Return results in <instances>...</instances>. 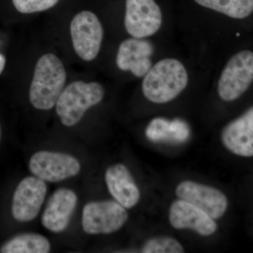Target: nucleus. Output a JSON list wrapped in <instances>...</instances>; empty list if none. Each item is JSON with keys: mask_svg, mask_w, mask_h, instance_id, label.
<instances>
[{"mask_svg": "<svg viewBox=\"0 0 253 253\" xmlns=\"http://www.w3.org/2000/svg\"><path fill=\"white\" fill-rule=\"evenodd\" d=\"M66 72L61 60L53 54L42 56L37 63L29 91L31 104L47 111L56 105L63 90Z\"/></svg>", "mask_w": 253, "mask_h": 253, "instance_id": "nucleus-2", "label": "nucleus"}, {"mask_svg": "<svg viewBox=\"0 0 253 253\" xmlns=\"http://www.w3.org/2000/svg\"><path fill=\"white\" fill-rule=\"evenodd\" d=\"M71 34L73 47L80 58L90 61L97 56L104 30L94 13L84 11L76 14L71 21Z\"/></svg>", "mask_w": 253, "mask_h": 253, "instance_id": "nucleus-6", "label": "nucleus"}, {"mask_svg": "<svg viewBox=\"0 0 253 253\" xmlns=\"http://www.w3.org/2000/svg\"><path fill=\"white\" fill-rule=\"evenodd\" d=\"M104 94V87L99 83L73 82L63 89L56 101L60 121L65 126H76L89 108L102 101Z\"/></svg>", "mask_w": 253, "mask_h": 253, "instance_id": "nucleus-3", "label": "nucleus"}, {"mask_svg": "<svg viewBox=\"0 0 253 253\" xmlns=\"http://www.w3.org/2000/svg\"><path fill=\"white\" fill-rule=\"evenodd\" d=\"M47 191L44 180L36 176H27L18 184L13 196L11 213L16 220L28 222L41 211Z\"/></svg>", "mask_w": 253, "mask_h": 253, "instance_id": "nucleus-10", "label": "nucleus"}, {"mask_svg": "<svg viewBox=\"0 0 253 253\" xmlns=\"http://www.w3.org/2000/svg\"><path fill=\"white\" fill-rule=\"evenodd\" d=\"M29 169L33 175L44 181L58 182L77 175L81 165L71 155L40 151L31 156Z\"/></svg>", "mask_w": 253, "mask_h": 253, "instance_id": "nucleus-7", "label": "nucleus"}, {"mask_svg": "<svg viewBox=\"0 0 253 253\" xmlns=\"http://www.w3.org/2000/svg\"><path fill=\"white\" fill-rule=\"evenodd\" d=\"M169 221L174 229H191L205 237L213 235L217 230L215 219L200 208L181 199L171 204Z\"/></svg>", "mask_w": 253, "mask_h": 253, "instance_id": "nucleus-11", "label": "nucleus"}, {"mask_svg": "<svg viewBox=\"0 0 253 253\" xmlns=\"http://www.w3.org/2000/svg\"><path fill=\"white\" fill-rule=\"evenodd\" d=\"M154 51L149 41L135 38L126 40L118 49V67L122 71H131L136 77H143L152 67L151 56Z\"/></svg>", "mask_w": 253, "mask_h": 253, "instance_id": "nucleus-14", "label": "nucleus"}, {"mask_svg": "<svg viewBox=\"0 0 253 253\" xmlns=\"http://www.w3.org/2000/svg\"><path fill=\"white\" fill-rule=\"evenodd\" d=\"M253 81V52L240 51L223 69L218 81V94L223 101H234L246 92Z\"/></svg>", "mask_w": 253, "mask_h": 253, "instance_id": "nucleus-5", "label": "nucleus"}, {"mask_svg": "<svg viewBox=\"0 0 253 253\" xmlns=\"http://www.w3.org/2000/svg\"><path fill=\"white\" fill-rule=\"evenodd\" d=\"M59 0H12L17 11L22 14H33L53 7Z\"/></svg>", "mask_w": 253, "mask_h": 253, "instance_id": "nucleus-19", "label": "nucleus"}, {"mask_svg": "<svg viewBox=\"0 0 253 253\" xmlns=\"http://www.w3.org/2000/svg\"><path fill=\"white\" fill-rule=\"evenodd\" d=\"M162 12L154 0H126L125 26L133 38L153 36L162 25Z\"/></svg>", "mask_w": 253, "mask_h": 253, "instance_id": "nucleus-9", "label": "nucleus"}, {"mask_svg": "<svg viewBox=\"0 0 253 253\" xmlns=\"http://www.w3.org/2000/svg\"><path fill=\"white\" fill-rule=\"evenodd\" d=\"M128 217L126 208L116 201H93L83 208L82 225L90 235L111 234L119 231Z\"/></svg>", "mask_w": 253, "mask_h": 253, "instance_id": "nucleus-4", "label": "nucleus"}, {"mask_svg": "<svg viewBox=\"0 0 253 253\" xmlns=\"http://www.w3.org/2000/svg\"><path fill=\"white\" fill-rule=\"evenodd\" d=\"M50 251L49 240L33 233L15 236L0 249V253H47Z\"/></svg>", "mask_w": 253, "mask_h": 253, "instance_id": "nucleus-16", "label": "nucleus"}, {"mask_svg": "<svg viewBox=\"0 0 253 253\" xmlns=\"http://www.w3.org/2000/svg\"><path fill=\"white\" fill-rule=\"evenodd\" d=\"M182 245L170 236H161L150 239L141 249L144 253H183Z\"/></svg>", "mask_w": 253, "mask_h": 253, "instance_id": "nucleus-18", "label": "nucleus"}, {"mask_svg": "<svg viewBox=\"0 0 253 253\" xmlns=\"http://www.w3.org/2000/svg\"><path fill=\"white\" fill-rule=\"evenodd\" d=\"M105 181L113 199L126 209H131L139 203L140 191L126 165L110 166L105 172Z\"/></svg>", "mask_w": 253, "mask_h": 253, "instance_id": "nucleus-15", "label": "nucleus"}, {"mask_svg": "<svg viewBox=\"0 0 253 253\" xmlns=\"http://www.w3.org/2000/svg\"><path fill=\"white\" fill-rule=\"evenodd\" d=\"M1 135H2V131H1V124H0V142H1Z\"/></svg>", "mask_w": 253, "mask_h": 253, "instance_id": "nucleus-21", "label": "nucleus"}, {"mask_svg": "<svg viewBox=\"0 0 253 253\" xmlns=\"http://www.w3.org/2000/svg\"><path fill=\"white\" fill-rule=\"evenodd\" d=\"M189 81L184 65L174 59L156 63L144 76L142 91L146 99L154 104H166L175 99L186 87Z\"/></svg>", "mask_w": 253, "mask_h": 253, "instance_id": "nucleus-1", "label": "nucleus"}, {"mask_svg": "<svg viewBox=\"0 0 253 253\" xmlns=\"http://www.w3.org/2000/svg\"><path fill=\"white\" fill-rule=\"evenodd\" d=\"M5 63H6V59H5L4 55L0 54V75L4 71Z\"/></svg>", "mask_w": 253, "mask_h": 253, "instance_id": "nucleus-20", "label": "nucleus"}, {"mask_svg": "<svg viewBox=\"0 0 253 253\" xmlns=\"http://www.w3.org/2000/svg\"><path fill=\"white\" fill-rule=\"evenodd\" d=\"M175 194L179 199L200 208L215 220L224 216L229 204L221 190L194 181H181L176 186Z\"/></svg>", "mask_w": 253, "mask_h": 253, "instance_id": "nucleus-8", "label": "nucleus"}, {"mask_svg": "<svg viewBox=\"0 0 253 253\" xmlns=\"http://www.w3.org/2000/svg\"><path fill=\"white\" fill-rule=\"evenodd\" d=\"M78 204L73 190L61 188L51 195L42 216V224L53 233L63 232L68 227Z\"/></svg>", "mask_w": 253, "mask_h": 253, "instance_id": "nucleus-13", "label": "nucleus"}, {"mask_svg": "<svg viewBox=\"0 0 253 253\" xmlns=\"http://www.w3.org/2000/svg\"><path fill=\"white\" fill-rule=\"evenodd\" d=\"M197 4L229 17L242 19L253 12V0H194Z\"/></svg>", "mask_w": 253, "mask_h": 253, "instance_id": "nucleus-17", "label": "nucleus"}, {"mask_svg": "<svg viewBox=\"0 0 253 253\" xmlns=\"http://www.w3.org/2000/svg\"><path fill=\"white\" fill-rule=\"evenodd\" d=\"M221 141L233 154L253 157V106L224 126Z\"/></svg>", "mask_w": 253, "mask_h": 253, "instance_id": "nucleus-12", "label": "nucleus"}]
</instances>
